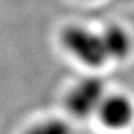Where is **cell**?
<instances>
[{
	"mask_svg": "<svg viewBox=\"0 0 134 134\" xmlns=\"http://www.w3.org/2000/svg\"><path fill=\"white\" fill-rule=\"evenodd\" d=\"M105 96L104 82L99 77H85L70 90L66 97V107L72 115L86 118L97 114Z\"/></svg>",
	"mask_w": 134,
	"mask_h": 134,
	"instance_id": "7a4b0ae2",
	"label": "cell"
},
{
	"mask_svg": "<svg viewBox=\"0 0 134 134\" xmlns=\"http://www.w3.org/2000/svg\"><path fill=\"white\" fill-rule=\"evenodd\" d=\"M97 115L100 122L110 129H124L134 119L133 102L123 94L105 96Z\"/></svg>",
	"mask_w": 134,
	"mask_h": 134,
	"instance_id": "3957f363",
	"label": "cell"
},
{
	"mask_svg": "<svg viewBox=\"0 0 134 134\" xmlns=\"http://www.w3.org/2000/svg\"><path fill=\"white\" fill-rule=\"evenodd\" d=\"M102 38L109 61H120L129 56L133 42L132 37L119 25H109L100 30Z\"/></svg>",
	"mask_w": 134,
	"mask_h": 134,
	"instance_id": "277c9868",
	"label": "cell"
},
{
	"mask_svg": "<svg viewBox=\"0 0 134 134\" xmlns=\"http://www.w3.org/2000/svg\"><path fill=\"white\" fill-rule=\"evenodd\" d=\"M61 40L67 51L88 67H102L109 61L100 31L83 25H70L62 31Z\"/></svg>",
	"mask_w": 134,
	"mask_h": 134,
	"instance_id": "6da1fadb",
	"label": "cell"
},
{
	"mask_svg": "<svg viewBox=\"0 0 134 134\" xmlns=\"http://www.w3.org/2000/svg\"><path fill=\"white\" fill-rule=\"evenodd\" d=\"M25 134H72V129L65 120L50 118L36 123Z\"/></svg>",
	"mask_w": 134,
	"mask_h": 134,
	"instance_id": "5b68a950",
	"label": "cell"
}]
</instances>
